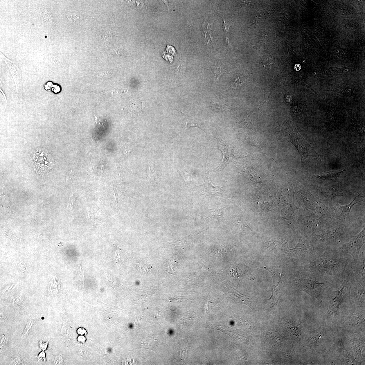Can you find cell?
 Instances as JSON below:
<instances>
[{
    "instance_id": "1",
    "label": "cell",
    "mask_w": 365,
    "mask_h": 365,
    "mask_svg": "<svg viewBox=\"0 0 365 365\" xmlns=\"http://www.w3.org/2000/svg\"><path fill=\"white\" fill-rule=\"evenodd\" d=\"M340 265L339 262L328 256L326 251L316 260L305 266V269L312 273L321 275L335 271Z\"/></svg>"
},
{
    "instance_id": "2",
    "label": "cell",
    "mask_w": 365,
    "mask_h": 365,
    "mask_svg": "<svg viewBox=\"0 0 365 365\" xmlns=\"http://www.w3.org/2000/svg\"><path fill=\"white\" fill-rule=\"evenodd\" d=\"M278 138L282 141H287L291 142L295 146L302 158L305 159L311 156L321 160L314 148L298 133H290L288 135Z\"/></svg>"
},
{
    "instance_id": "3",
    "label": "cell",
    "mask_w": 365,
    "mask_h": 365,
    "mask_svg": "<svg viewBox=\"0 0 365 365\" xmlns=\"http://www.w3.org/2000/svg\"><path fill=\"white\" fill-rule=\"evenodd\" d=\"M297 284L299 287L308 294L315 302L321 299L323 292L329 285V282L320 283L316 280L310 278L301 279Z\"/></svg>"
},
{
    "instance_id": "4",
    "label": "cell",
    "mask_w": 365,
    "mask_h": 365,
    "mask_svg": "<svg viewBox=\"0 0 365 365\" xmlns=\"http://www.w3.org/2000/svg\"><path fill=\"white\" fill-rule=\"evenodd\" d=\"M33 157L34 167L39 172H47L54 166V161L52 156L46 150H37Z\"/></svg>"
},
{
    "instance_id": "5",
    "label": "cell",
    "mask_w": 365,
    "mask_h": 365,
    "mask_svg": "<svg viewBox=\"0 0 365 365\" xmlns=\"http://www.w3.org/2000/svg\"><path fill=\"white\" fill-rule=\"evenodd\" d=\"M364 243V229L357 235L354 236L345 247V252L351 256L355 265H357L360 251Z\"/></svg>"
},
{
    "instance_id": "6",
    "label": "cell",
    "mask_w": 365,
    "mask_h": 365,
    "mask_svg": "<svg viewBox=\"0 0 365 365\" xmlns=\"http://www.w3.org/2000/svg\"><path fill=\"white\" fill-rule=\"evenodd\" d=\"M217 139L218 149L223 154V158L220 163L215 170L216 172L222 171L230 163L236 158L233 150L223 141H220L218 138Z\"/></svg>"
},
{
    "instance_id": "7",
    "label": "cell",
    "mask_w": 365,
    "mask_h": 365,
    "mask_svg": "<svg viewBox=\"0 0 365 365\" xmlns=\"http://www.w3.org/2000/svg\"><path fill=\"white\" fill-rule=\"evenodd\" d=\"M348 278L344 281L341 287L336 292L330 301L329 308L327 315H328L332 312H337L339 308L343 298L344 288L347 282Z\"/></svg>"
},
{
    "instance_id": "8",
    "label": "cell",
    "mask_w": 365,
    "mask_h": 365,
    "mask_svg": "<svg viewBox=\"0 0 365 365\" xmlns=\"http://www.w3.org/2000/svg\"><path fill=\"white\" fill-rule=\"evenodd\" d=\"M202 188L203 192L213 195H220L223 191L222 187L214 186L212 184L208 169L206 171L205 180Z\"/></svg>"
},
{
    "instance_id": "9",
    "label": "cell",
    "mask_w": 365,
    "mask_h": 365,
    "mask_svg": "<svg viewBox=\"0 0 365 365\" xmlns=\"http://www.w3.org/2000/svg\"><path fill=\"white\" fill-rule=\"evenodd\" d=\"M273 276L274 285V291L271 298L269 300H271L272 305H275L277 303L279 298L280 289L282 283V276H280L275 272L269 271Z\"/></svg>"
},
{
    "instance_id": "10",
    "label": "cell",
    "mask_w": 365,
    "mask_h": 365,
    "mask_svg": "<svg viewBox=\"0 0 365 365\" xmlns=\"http://www.w3.org/2000/svg\"><path fill=\"white\" fill-rule=\"evenodd\" d=\"M316 335L312 336L310 339L309 340L308 345L309 347L315 348L321 345L324 337V334L322 330L319 329Z\"/></svg>"
},
{
    "instance_id": "11",
    "label": "cell",
    "mask_w": 365,
    "mask_h": 365,
    "mask_svg": "<svg viewBox=\"0 0 365 365\" xmlns=\"http://www.w3.org/2000/svg\"><path fill=\"white\" fill-rule=\"evenodd\" d=\"M211 26L212 24H209L207 22L205 21L202 27V29L205 35L204 40L208 44H209L213 41V39L211 35Z\"/></svg>"
},
{
    "instance_id": "12",
    "label": "cell",
    "mask_w": 365,
    "mask_h": 365,
    "mask_svg": "<svg viewBox=\"0 0 365 365\" xmlns=\"http://www.w3.org/2000/svg\"><path fill=\"white\" fill-rule=\"evenodd\" d=\"M345 170L331 171V172L321 173L320 174L315 175L317 178L320 179H331L335 178L337 175L341 174Z\"/></svg>"
},
{
    "instance_id": "13",
    "label": "cell",
    "mask_w": 365,
    "mask_h": 365,
    "mask_svg": "<svg viewBox=\"0 0 365 365\" xmlns=\"http://www.w3.org/2000/svg\"><path fill=\"white\" fill-rule=\"evenodd\" d=\"M362 198V196L360 197V195L355 198L352 202L348 205L346 206H340V209L342 211L344 215H349L350 210L353 206L356 203L359 202L361 201Z\"/></svg>"
},
{
    "instance_id": "14",
    "label": "cell",
    "mask_w": 365,
    "mask_h": 365,
    "mask_svg": "<svg viewBox=\"0 0 365 365\" xmlns=\"http://www.w3.org/2000/svg\"><path fill=\"white\" fill-rule=\"evenodd\" d=\"M211 107L213 110L217 113H222L225 112L227 110L229 107L226 105L221 104L219 103H216L213 101L211 102Z\"/></svg>"
},
{
    "instance_id": "15",
    "label": "cell",
    "mask_w": 365,
    "mask_h": 365,
    "mask_svg": "<svg viewBox=\"0 0 365 365\" xmlns=\"http://www.w3.org/2000/svg\"><path fill=\"white\" fill-rule=\"evenodd\" d=\"M213 71L216 81L218 82L220 76L224 73L225 70L222 68V66L218 64L217 62H216L215 65L213 67Z\"/></svg>"
},
{
    "instance_id": "16",
    "label": "cell",
    "mask_w": 365,
    "mask_h": 365,
    "mask_svg": "<svg viewBox=\"0 0 365 365\" xmlns=\"http://www.w3.org/2000/svg\"><path fill=\"white\" fill-rule=\"evenodd\" d=\"M243 83V78L239 76L236 78L233 82L231 84V87L234 89L240 88Z\"/></svg>"
},
{
    "instance_id": "17",
    "label": "cell",
    "mask_w": 365,
    "mask_h": 365,
    "mask_svg": "<svg viewBox=\"0 0 365 365\" xmlns=\"http://www.w3.org/2000/svg\"><path fill=\"white\" fill-rule=\"evenodd\" d=\"M359 273V276L361 281L363 284H365V260L364 258H363V261L362 265H361Z\"/></svg>"
},
{
    "instance_id": "18",
    "label": "cell",
    "mask_w": 365,
    "mask_h": 365,
    "mask_svg": "<svg viewBox=\"0 0 365 365\" xmlns=\"http://www.w3.org/2000/svg\"><path fill=\"white\" fill-rule=\"evenodd\" d=\"M196 127L203 130L200 124L199 123L198 121L193 119H189L187 121L186 123V129H188L190 127Z\"/></svg>"
},
{
    "instance_id": "19",
    "label": "cell",
    "mask_w": 365,
    "mask_h": 365,
    "mask_svg": "<svg viewBox=\"0 0 365 365\" xmlns=\"http://www.w3.org/2000/svg\"><path fill=\"white\" fill-rule=\"evenodd\" d=\"M148 175L152 180L154 181L156 179L157 171L155 167L154 166H150V167Z\"/></svg>"
},
{
    "instance_id": "20",
    "label": "cell",
    "mask_w": 365,
    "mask_h": 365,
    "mask_svg": "<svg viewBox=\"0 0 365 365\" xmlns=\"http://www.w3.org/2000/svg\"><path fill=\"white\" fill-rule=\"evenodd\" d=\"M142 103L140 101L137 102V104H133L132 106V110L133 112L139 113L142 111Z\"/></svg>"
},
{
    "instance_id": "21",
    "label": "cell",
    "mask_w": 365,
    "mask_h": 365,
    "mask_svg": "<svg viewBox=\"0 0 365 365\" xmlns=\"http://www.w3.org/2000/svg\"><path fill=\"white\" fill-rule=\"evenodd\" d=\"M33 325V322L32 320H30L28 321L27 324L26 325L25 329L24 330L23 335H26L28 333L29 331L30 330Z\"/></svg>"
},
{
    "instance_id": "22",
    "label": "cell",
    "mask_w": 365,
    "mask_h": 365,
    "mask_svg": "<svg viewBox=\"0 0 365 365\" xmlns=\"http://www.w3.org/2000/svg\"><path fill=\"white\" fill-rule=\"evenodd\" d=\"M48 342H44L41 341L39 343L40 347L43 351H44L45 350H46L47 347H48Z\"/></svg>"
},
{
    "instance_id": "23",
    "label": "cell",
    "mask_w": 365,
    "mask_h": 365,
    "mask_svg": "<svg viewBox=\"0 0 365 365\" xmlns=\"http://www.w3.org/2000/svg\"><path fill=\"white\" fill-rule=\"evenodd\" d=\"M222 19H223L224 21L223 24L224 32L225 33H227L228 32L229 28L230 27V26L226 22L225 19L224 17H222Z\"/></svg>"
},
{
    "instance_id": "24",
    "label": "cell",
    "mask_w": 365,
    "mask_h": 365,
    "mask_svg": "<svg viewBox=\"0 0 365 365\" xmlns=\"http://www.w3.org/2000/svg\"><path fill=\"white\" fill-rule=\"evenodd\" d=\"M8 339V337L7 336L5 335H2L1 338V346H5L7 343Z\"/></svg>"
},
{
    "instance_id": "25",
    "label": "cell",
    "mask_w": 365,
    "mask_h": 365,
    "mask_svg": "<svg viewBox=\"0 0 365 365\" xmlns=\"http://www.w3.org/2000/svg\"><path fill=\"white\" fill-rule=\"evenodd\" d=\"M115 259L117 262H119L120 261L121 257V251L119 249H117L115 253Z\"/></svg>"
},
{
    "instance_id": "26",
    "label": "cell",
    "mask_w": 365,
    "mask_h": 365,
    "mask_svg": "<svg viewBox=\"0 0 365 365\" xmlns=\"http://www.w3.org/2000/svg\"><path fill=\"white\" fill-rule=\"evenodd\" d=\"M39 361L41 360L45 362L46 360V354L44 351H42L39 354L38 357Z\"/></svg>"
},
{
    "instance_id": "27",
    "label": "cell",
    "mask_w": 365,
    "mask_h": 365,
    "mask_svg": "<svg viewBox=\"0 0 365 365\" xmlns=\"http://www.w3.org/2000/svg\"><path fill=\"white\" fill-rule=\"evenodd\" d=\"M139 267L143 271L146 272H146L149 271L150 269H151V267L149 266L146 265H144V264H140Z\"/></svg>"
},
{
    "instance_id": "28",
    "label": "cell",
    "mask_w": 365,
    "mask_h": 365,
    "mask_svg": "<svg viewBox=\"0 0 365 365\" xmlns=\"http://www.w3.org/2000/svg\"><path fill=\"white\" fill-rule=\"evenodd\" d=\"M62 358L61 356H58L55 358L54 362L55 365H59L62 363Z\"/></svg>"
},
{
    "instance_id": "29",
    "label": "cell",
    "mask_w": 365,
    "mask_h": 365,
    "mask_svg": "<svg viewBox=\"0 0 365 365\" xmlns=\"http://www.w3.org/2000/svg\"><path fill=\"white\" fill-rule=\"evenodd\" d=\"M21 363V358L17 357L14 358L13 361L11 363L13 365H19Z\"/></svg>"
},
{
    "instance_id": "30",
    "label": "cell",
    "mask_w": 365,
    "mask_h": 365,
    "mask_svg": "<svg viewBox=\"0 0 365 365\" xmlns=\"http://www.w3.org/2000/svg\"><path fill=\"white\" fill-rule=\"evenodd\" d=\"M123 151L124 153H125L126 155H127V154H129L130 152H131L130 146L128 145L127 144H125V145H124Z\"/></svg>"
},
{
    "instance_id": "31",
    "label": "cell",
    "mask_w": 365,
    "mask_h": 365,
    "mask_svg": "<svg viewBox=\"0 0 365 365\" xmlns=\"http://www.w3.org/2000/svg\"><path fill=\"white\" fill-rule=\"evenodd\" d=\"M112 191L113 197H114V201L115 203L116 204H117V197L116 193V191H115V189L113 187H112Z\"/></svg>"
},
{
    "instance_id": "32",
    "label": "cell",
    "mask_w": 365,
    "mask_h": 365,
    "mask_svg": "<svg viewBox=\"0 0 365 365\" xmlns=\"http://www.w3.org/2000/svg\"><path fill=\"white\" fill-rule=\"evenodd\" d=\"M94 119L95 121L96 122L97 124L103 125V122L100 119H98L97 117H96L95 115H94Z\"/></svg>"
},
{
    "instance_id": "33",
    "label": "cell",
    "mask_w": 365,
    "mask_h": 365,
    "mask_svg": "<svg viewBox=\"0 0 365 365\" xmlns=\"http://www.w3.org/2000/svg\"><path fill=\"white\" fill-rule=\"evenodd\" d=\"M77 332L79 335H83V334L84 333V331L82 332V329L80 328L78 330Z\"/></svg>"
},
{
    "instance_id": "34",
    "label": "cell",
    "mask_w": 365,
    "mask_h": 365,
    "mask_svg": "<svg viewBox=\"0 0 365 365\" xmlns=\"http://www.w3.org/2000/svg\"><path fill=\"white\" fill-rule=\"evenodd\" d=\"M13 285H12V286H11V288H10L9 289V290L11 289V288H12V286H13Z\"/></svg>"
},
{
    "instance_id": "35",
    "label": "cell",
    "mask_w": 365,
    "mask_h": 365,
    "mask_svg": "<svg viewBox=\"0 0 365 365\" xmlns=\"http://www.w3.org/2000/svg\"><path fill=\"white\" fill-rule=\"evenodd\" d=\"M15 287H16V286H15V287H14L13 289H12V290H13V289H14V288H15Z\"/></svg>"
}]
</instances>
